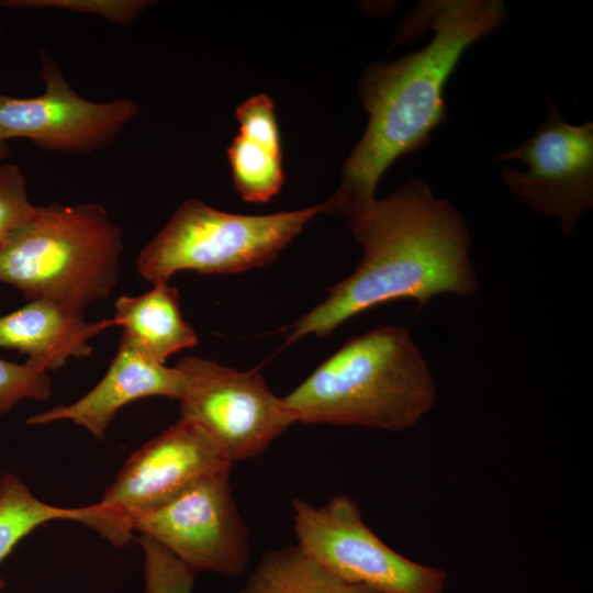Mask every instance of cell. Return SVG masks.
I'll return each instance as SVG.
<instances>
[{
	"label": "cell",
	"instance_id": "cell-1",
	"mask_svg": "<svg viewBox=\"0 0 593 593\" xmlns=\"http://www.w3.org/2000/svg\"><path fill=\"white\" fill-rule=\"evenodd\" d=\"M345 220L363 249L362 259L348 278L328 289L321 304L292 324L288 345L311 334L324 337L392 300L414 299L421 310L441 293L475 292L467 224L423 179L407 180Z\"/></svg>",
	"mask_w": 593,
	"mask_h": 593
},
{
	"label": "cell",
	"instance_id": "cell-2",
	"mask_svg": "<svg viewBox=\"0 0 593 593\" xmlns=\"http://www.w3.org/2000/svg\"><path fill=\"white\" fill-rule=\"evenodd\" d=\"M500 0H437L417 7L414 24L433 31L419 51L376 63L362 76L366 131L343 169V182L326 201L344 219L367 208L382 175L401 156L421 149L447 119L444 88L465 51L505 19Z\"/></svg>",
	"mask_w": 593,
	"mask_h": 593
},
{
	"label": "cell",
	"instance_id": "cell-3",
	"mask_svg": "<svg viewBox=\"0 0 593 593\" xmlns=\"http://www.w3.org/2000/svg\"><path fill=\"white\" fill-rule=\"evenodd\" d=\"M436 385L406 328L350 338L283 396L294 422L405 430L433 407Z\"/></svg>",
	"mask_w": 593,
	"mask_h": 593
},
{
	"label": "cell",
	"instance_id": "cell-4",
	"mask_svg": "<svg viewBox=\"0 0 593 593\" xmlns=\"http://www.w3.org/2000/svg\"><path fill=\"white\" fill-rule=\"evenodd\" d=\"M120 226L100 203L36 206L0 250V282L80 311L119 281Z\"/></svg>",
	"mask_w": 593,
	"mask_h": 593
},
{
	"label": "cell",
	"instance_id": "cell-5",
	"mask_svg": "<svg viewBox=\"0 0 593 593\" xmlns=\"http://www.w3.org/2000/svg\"><path fill=\"white\" fill-rule=\"evenodd\" d=\"M326 202L267 215L223 212L189 199L141 250L136 267L154 284L179 271L238 273L272 262Z\"/></svg>",
	"mask_w": 593,
	"mask_h": 593
},
{
	"label": "cell",
	"instance_id": "cell-6",
	"mask_svg": "<svg viewBox=\"0 0 593 593\" xmlns=\"http://www.w3.org/2000/svg\"><path fill=\"white\" fill-rule=\"evenodd\" d=\"M233 465L201 426L180 417L131 455L98 503L77 507L75 522L123 547L136 514Z\"/></svg>",
	"mask_w": 593,
	"mask_h": 593
},
{
	"label": "cell",
	"instance_id": "cell-7",
	"mask_svg": "<svg viewBox=\"0 0 593 593\" xmlns=\"http://www.w3.org/2000/svg\"><path fill=\"white\" fill-rule=\"evenodd\" d=\"M291 508L296 546L333 575L382 593H444L447 572L390 548L350 495H334L318 506L295 497Z\"/></svg>",
	"mask_w": 593,
	"mask_h": 593
},
{
	"label": "cell",
	"instance_id": "cell-8",
	"mask_svg": "<svg viewBox=\"0 0 593 593\" xmlns=\"http://www.w3.org/2000/svg\"><path fill=\"white\" fill-rule=\"evenodd\" d=\"M176 367L184 377L180 417L201 426L233 463L261 455L295 423L256 370L195 356L181 358Z\"/></svg>",
	"mask_w": 593,
	"mask_h": 593
},
{
	"label": "cell",
	"instance_id": "cell-9",
	"mask_svg": "<svg viewBox=\"0 0 593 593\" xmlns=\"http://www.w3.org/2000/svg\"><path fill=\"white\" fill-rule=\"evenodd\" d=\"M231 469L210 474L133 517V532L148 536L195 573L240 577L250 540L230 483Z\"/></svg>",
	"mask_w": 593,
	"mask_h": 593
},
{
	"label": "cell",
	"instance_id": "cell-10",
	"mask_svg": "<svg viewBox=\"0 0 593 593\" xmlns=\"http://www.w3.org/2000/svg\"><path fill=\"white\" fill-rule=\"evenodd\" d=\"M44 91L15 98L0 93V141L23 138L66 155H88L109 146L137 116L130 98L94 102L80 97L49 53H40Z\"/></svg>",
	"mask_w": 593,
	"mask_h": 593
},
{
	"label": "cell",
	"instance_id": "cell-11",
	"mask_svg": "<svg viewBox=\"0 0 593 593\" xmlns=\"http://www.w3.org/2000/svg\"><path fill=\"white\" fill-rule=\"evenodd\" d=\"M548 105L533 136L493 160L522 161L525 170L503 167L506 186L534 211L557 217L570 235L593 205V124H569L550 99Z\"/></svg>",
	"mask_w": 593,
	"mask_h": 593
},
{
	"label": "cell",
	"instance_id": "cell-12",
	"mask_svg": "<svg viewBox=\"0 0 593 593\" xmlns=\"http://www.w3.org/2000/svg\"><path fill=\"white\" fill-rule=\"evenodd\" d=\"M183 388L184 377L176 366L166 367L120 343L108 371L92 390L70 404L30 416L26 424L71 421L103 439L115 414L126 404L148 396L179 400Z\"/></svg>",
	"mask_w": 593,
	"mask_h": 593
},
{
	"label": "cell",
	"instance_id": "cell-13",
	"mask_svg": "<svg viewBox=\"0 0 593 593\" xmlns=\"http://www.w3.org/2000/svg\"><path fill=\"white\" fill-rule=\"evenodd\" d=\"M83 315L58 301L31 300L0 317V347L27 355L26 362L46 372L59 369L90 356L89 340L113 326L111 318L88 322Z\"/></svg>",
	"mask_w": 593,
	"mask_h": 593
},
{
	"label": "cell",
	"instance_id": "cell-14",
	"mask_svg": "<svg viewBox=\"0 0 593 593\" xmlns=\"http://www.w3.org/2000/svg\"><path fill=\"white\" fill-rule=\"evenodd\" d=\"M113 326L123 331L120 343L159 363L197 345L194 329L183 318L179 293L168 283L139 295H121L114 303Z\"/></svg>",
	"mask_w": 593,
	"mask_h": 593
},
{
	"label": "cell",
	"instance_id": "cell-15",
	"mask_svg": "<svg viewBox=\"0 0 593 593\" xmlns=\"http://www.w3.org/2000/svg\"><path fill=\"white\" fill-rule=\"evenodd\" d=\"M239 593H382L346 582L307 558L295 546L267 552Z\"/></svg>",
	"mask_w": 593,
	"mask_h": 593
},
{
	"label": "cell",
	"instance_id": "cell-16",
	"mask_svg": "<svg viewBox=\"0 0 593 593\" xmlns=\"http://www.w3.org/2000/svg\"><path fill=\"white\" fill-rule=\"evenodd\" d=\"M75 508L53 506L37 499L16 475L0 479V563L38 526L55 519L74 521ZM5 586L0 577V593Z\"/></svg>",
	"mask_w": 593,
	"mask_h": 593
},
{
	"label": "cell",
	"instance_id": "cell-17",
	"mask_svg": "<svg viewBox=\"0 0 593 593\" xmlns=\"http://www.w3.org/2000/svg\"><path fill=\"white\" fill-rule=\"evenodd\" d=\"M236 191L247 202L271 200L283 183L281 150L238 134L227 148Z\"/></svg>",
	"mask_w": 593,
	"mask_h": 593
},
{
	"label": "cell",
	"instance_id": "cell-18",
	"mask_svg": "<svg viewBox=\"0 0 593 593\" xmlns=\"http://www.w3.org/2000/svg\"><path fill=\"white\" fill-rule=\"evenodd\" d=\"M145 593H192L195 572L155 539L141 535Z\"/></svg>",
	"mask_w": 593,
	"mask_h": 593
},
{
	"label": "cell",
	"instance_id": "cell-19",
	"mask_svg": "<svg viewBox=\"0 0 593 593\" xmlns=\"http://www.w3.org/2000/svg\"><path fill=\"white\" fill-rule=\"evenodd\" d=\"M153 1L147 0H1L0 7L18 10H67L131 26Z\"/></svg>",
	"mask_w": 593,
	"mask_h": 593
},
{
	"label": "cell",
	"instance_id": "cell-20",
	"mask_svg": "<svg viewBox=\"0 0 593 593\" xmlns=\"http://www.w3.org/2000/svg\"><path fill=\"white\" fill-rule=\"evenodd\" d=\"M36 205L29 198L26 179L20 167L0 164V250L33 215Z\"/></svg>",
	"mask_w": 593,
	"mask_h": 593
},
{
	"label": "cell",
	"instance_id": "cell-21",
	"mask_svg": "<svg viewBox=\"0 0 593 593\" xmlns=\"http://www.w3.org/2000/svg\"><path fill=\"white\" fill-rule=\"evenodd\" d=\"M51 393L52 383L46 371L26 361L14 363L0 358V416L22 400L45 401Z\"/></svg>",
	"mask_w": 593,
	"mask_h": 593
},
{
	"label": "cell",
	"instance_id": "cell-22",
	"mask_svg": "<svg viewBox=\"0 0 593 593\" xmlns=\"http://www.w3.org/2000/svg\"><path fill=\"white\" fill-rule=\"evenodd\" d=\"M239 134L281 150L279 125L273 101L264 93L245 100L236 109Z\"/></svg>",
	"mask_w": 593,
	"mask_h": 593
},
{
	"label": "cell",
	"instance_id": "cell-23",
	"mask_svg": "<svg viewBox=\"0 0 593 593\" xmlns=\"http://www.w3.org/2000/svg\"><path fill=\"white\" fill-rule=\"evenodd\" d=\"M10 153V148L7 143L0 141V164L4 163Z\"/></svg>",
	"mask_w": 593,
	"mask_h": 593
},
{
	"label": "cell",
	"instance_id": "cell-24",
	"mask_svg": "<svg viewBox=\"0 0 593 593\" xmlns=\"http://www.w3.org/2000/svg\"><path fill=\"white\" fill-rule=\"evenodd\" d=\"M1 30H2V26H1V24H0V32H1Z\"/></svg>",
	"mask_w": 593,
	"mask_h": 593
}]
</instances>
